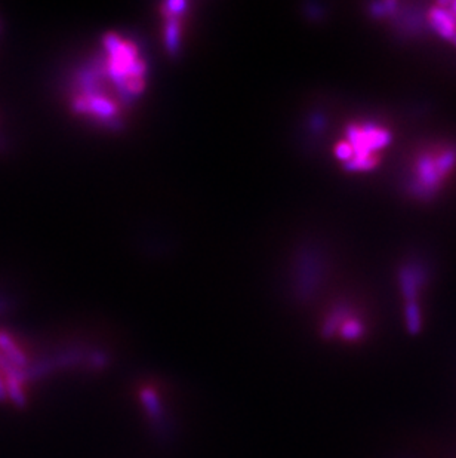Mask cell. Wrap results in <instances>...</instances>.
Listing matches in <instances>:
<instances>
[{
	"label": "cell",
	"instance_id": "cell-2",
	"mask_svg": "<svg viewBox=\"0 0 456 458\" xmlns=\"http://www.w3.org/2000/svg\"><path fill=\"white\" fill-rule=\"evenodd\" d=\"M184 3H167L165 5V36L169 47H176L179 43V36L183 29Z\"/></svg>",
	"mask_w": 456,
	"mask_h": 458
},
{
	"label": "cell",
	"instance_id": "cell-3",
	"mask_svg": "<svg viewBox=\"0 0 456 458\" xmlns=\"http://www.w3.org/2000/svg\"><path fill=\"white\" fill-rule=\"evenodd\" d=\"M141 397H142L144 405H146V408H147V411L153 417H160L162 415V406H160V401H159L158 394H155L153 390L146 389V390H142Z\"/></svg>",
	"mask_w": 456,
	"mask_h": 458
},
{
	"label": "cell",
	"instance_id": "cell-5",
	"mask_svg": "<svg viewBox=\"0 0 456 458\" xmlns=\"http://www.w3.org/2000/svg\"><path fill=\"white\" fill-rule=\"evenodd\" d=\"M3 397H5V385L2 380H0V399H3Z\"/></svg>",
	"mask_w": 456,
	"mask_h": 458
},
{
	"label": "cell",
	"instance_id": "cell-1",
	"mask_svg": "<svg viewBox=\"0 0 456 458\" xmlns=\"http://www.w3.org/2000/svg\"><path fill=\"white\" fill-rule=\"evenodd\" d=\"M146 75L137 45L123 36L107 34L97 64L75 89V112L104 125L117 124L125 108L144 92Z\"/></svg>",
	"mask_w": 456,
	"mask_h": 458
},
{
	"label": "cell",
	"instance_id": "cell-4",
	"mask_svg": "<svg viewBox=\"0 0 456 458\" xmlns=\"http://www.w3.org/2000/svg\"><path fill=\"white\" fill-rule=\"evenodd\" d=\"M8 393L10 394L12 399H14V402L18 404V405H24V402H26V397H24V393L21 392L20 385L15 380L9 378V381H8Z\"/></svg>",
	"mask_w": 456,
	"mask_h": 458
}]
</instances>
